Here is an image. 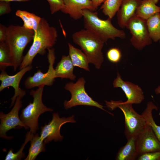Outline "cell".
Masks as SVG:
<instances>
[{
  "mask_svg": "<svg viewBox=\"0 0 160 160\" xmlns=\"http://www.w3.org/2000/svg\"><path fill=\"white\" fill-rule=\"evenodd\" d=\"M93 6L95 10L97 9L98 6L103 3L105 0H91Z\"/></svg>",
  "mask_w": 160,
  "mask_h": 160,
  "instance_id": "cell-33",
  "label": "cell"
},
{
  "mask_svg": "<svg viewBox=\"0 0 160 160\" xmlns=\"http://www.w3.org/2000/svg\"><path fill=\"white\" fill-rule=\"evenodd\" d=\"M35 35L34 31L17 25H10L7 27L5 42L10 52L12 65L15 71L23 60L24 50Z\"/></svg>",
  "mask_w": 160,
  "mask_h": 160,
  "instance_id": "cell-2",
  "label": "cell"
},
{
  "mask_svg": "<svg viewBox=\"0 0 160 160\" xmlns=\"http://www.w3.org/2000/svg\"><path fill=\"white\" fill-rule=\"evenodd\" d=\"M34 134L29 131L27 132L24 143L22 144L20 148L17 152L14 153L13 152V149H10L5 158V160H20L25 157V155L23 152V150L26 144L32 138Z\"/></svg>",
  "mask_w": 160,
  "mask_h": 160,
  "instance_id": "cell-27",
  "label": "cell"
},
{
  "mask_svg": "<svg viewBox=\"0 0 160 160\" xmlns=\"http://www.w3.org/2000/svg\"><path fill=\"white\" fill-rule=\"evenodd\" d=\"M126 144L118 151L116 158L117 160H135L139 156L136 144V137L127 140Z\"/></svg>",
  "mask_w": 160,
  "mask_h": 160,
  "instance_id": "cell-18",
  "label": "cell"
},
{
  "mask_svg": "<svg viewBox=\"0 0 160 160\" xmlns=\"http://www.w3.org/2000/svg\"><path fill=\"white\" fill-rule=\"evenodd\" d=\"M155 92L156 94H160V86H159L155 89Z\"/></svg>",
  "mask_w": 160,
  "mask_h": 160,
  "instance_id": "cell-35",
  "label": "cell"
},
{
  "mask_svg": "<svg viewBox=\"0 0 160 160\" xmlns=\"http://www.w3.org/2000/svg\"><path fill=\"white\" fill-rule=\"evenodd\" d=\"M50 5V9L52 14L61 10L64 6L63 0H47Z\"/></svg>",
  "mask_w": 160,
  "mask_h": 160,
  "instance_id": "cell-29",
  "label": "cell"
},
{
  "mask_svg": "<svg viewBox=\"0 0 160 160\" xmlns=\"http://www.w3.org/2000/svg\"><path fill=\"white\" fill-rule=\"evenodd\" d=\"M7 27L0 24V42L5 41L7 36Z\"/></svg>",
  "mask_w": 160,
  "mask_h": 160,
  "instance_id": "cell-32",
  "label": "cell"
},
{
  "mask_svg": "<svg viewBox=\"0 0 160 160\" xmlns=\"http://www.w3.org/2000/svg\"><path fill=\"white\" fill-rule=\"evenodd\" d=\"M145 129L136 137L137 152L139 156L142 154L160 151V141L148 124Z\"/></svg>",
  "mask_w": 160,
  "mask_h": 160,
  "instance_id": "cell-13",
  "label": "cell"
},
{
  "mask_svg": "<svg viewBox=\"0 0 160 160\" xmlns=\"http://www.w3.org/2000/svg\"><path fill=\"white\" fill-rule=\"evenodd\" d=\"M74 67L69 55L62 56L55 69L56 78L74 80L76 76L73 73Z\"/></svg>",
  "mask_w": 160,
  "mask_h": 160,
  "instance_id": "cell-17",
  "label": "cell"
},
{
  "mask_svg": "<svg viewBox=\"0 0 160 160\" xmlns=\"http://www.w3.org/2000/svg\"><path fill=\"white\" fill-rule=\"evenodd\" d=\"M142 0H122L117 13L118 23L122 28H126L129 22L136 16V12Z\"/></svg>",
  "mask_w": 160,
  "mask_h": 160,
  "instance_id": "cell-15",
  "label": "cell"
},
{
  "mask_svg": "<svg viewBox=\"0 0 160 160\" xmlns=\"http://www.w3.org/2000/svg\"><path fill=\"white\" fill-rule=\"evenodd\" d=\"M107 107L111 110L119 108L122 111L125 118L124 133L128 139L137 137L146 128L148 124L143 116L136 112L132 104L121 101H105Z\"/></svg>",
  "mask_w": 160,
  "mask_h": 160,
  "instance_id": "cell-5",
  "label": "cell"
},
{
  "mask_svg": "<svg viewBox=\"0 0 160 160\" xmlns=\"http://www.w3.org/2000/svg\"><path fill=\"white\" fill-rule=\"evenodd\" d=\"M86 81L83 77L79 78L75 83L69 82L65 84V89L71 94V98L68 101L65 100L64 103L65 109L79 105L95 106L105 111L111 115L103 108V106L94 100L89 96L85 91Z\"/></svg>",
  "mask_w": 160,
  "mask_h": 160,
  "instance_id": "cell-7",
  "label": "cell"
},
{
  "mask_svg": "<svg viewBox=\"0 0 160 160\" xmlns=\"http://www.w3.org/2000/svg\"><path fill=\"white\" fill-rule=\"evenodd\" d=\"M158 109L157 106L152 102H149L141 115L145 120L147 123L151 126L155 135L160 141V125H158L156 124L152 115L153 110H157Z\"/></svg>",
  "mask_w": 160,
  "mask_h": 160,
  "instance_id": "cell-24",
  "label": "cell"
},
{
  "mask_svg": "<svg viewBox=\"0 0 160 160\" xmlns=\"http://www.w3.org/2000/svg\"><path fill=\"white\" fill-rule=\"evenodd\" d=\"M69 56L74 66L79 67L87 71H89L88 58L81 49L74 47L71 44L68 43Z\"/></svg>",
  "mask_w": 160,
  "mask_h": 160,
  "instance_id": "cell-20",
  "label": "cell"
},
{
  "mask_svg": "<svg viewBox=\"0 0 160 160\" xmlns=\"http://www.w3.org/2000/svg\"><path fill=\"white\" fill-rule=\"evenodd\" d=\"M11 11L10 2L0 1V15L9 13Z\"/></svg>",
  "mask_w": 160,
  "mask_h": 160,
  "instance_id": "cell-31",
  "label": "cell"
},
{
  "mask_svg": "<svg viewBox=\"0 0 160 160\" xmlns=\"http://www.w3.org/2000/svg\"><path fill=\"white\" fill-rule=\"evenodd\" d=\"M58 35L56 29L50 26L47 21L41 18L32 45L24 56L19 67L20 70L32 65L33 60L38 54L44 55L46 49L52 48L56 43Z\"/></svg>",
  "mask_w": 160,
  "mask_h": 160,
  "instance_id": "cell-1",
  "label": "cell"
},
{
  "mask_svg": "<svg viewBox=\"0 0 160 160\" xmlns=\"http://www.w3.org/2000/svg\"><path fill=\"white\" fill-rule=\"evenodd\" d=\"M44 86L31 90L29 94L33 97V101L22 110L20 116L23 124L28 129L29 128L30 131L34 135L39 129L38 120L40 115L45 112L53 111L43 103L42 96Z\"/></svg>",
  "mask_w": 160,
  "mask_h": 160,
  "instance_id": "cell-6",
  "label": "cell"
},
{
  "mask_svg": "<svg viewBox=\"0 0 160 160\" xmlns=\"http://www.w3.org/2000/svg\"><path fill=\"white\" fill-rule=\"evenodd\" d=\"M15 15L23 21V27L26 28L33 30L35 34L36 33L41 18L33 13L21 10H17Z\"/></svg>",
  "mask_w": 160,
  "mask_h": 160,
  "instance_id": "cell-21",
  "label": "cell"
},
{
  "mask_svg": "<svg viewBox=\"0 0 160 160\" xmlns=\"http://www.w3.org/2000/svg\"><path fill=\"white\" fill-rule=\"evenodd\" d=\"M30 0H0V1H17L19 2H25L28 1Z\"/></svg>",
  "mask_w": 160,
  "mask_h": 160,
  "instance_id": "cell-34",
  "label": "cell"
},
{
  "mask_svg": "<svg viewBox=\"0 0 160 160\" xmlns=\"http://www.w3.org/2000/svg\"><path fill=\"white\" fill-rule=\"evenodd\" d=\"M23 97L18 96L15 101L14 105L11 110L8 113L5 114L3 112L0 113V137L6 139H10L13 137L7 136V132L10 130L16 128L24 127L28 128L23 124L19 116V110L22 107Z\"/></svg>",
  "mask_w": 160,
  "mask_h": 160,
  "instance_id": "cell-10",
  "label": "cell"
},
{
  "mask_svg": "<svg viewBox=\"0 0 160 160\" xmlns=\"http://www.w3.org/2000/svg\"><path fill=\"white\" fill-rule=\"evenodd\" d=\"M106 56L108 60L113 63L119 62L121 58L122 54L120 49L117 47H113L107 52Z\"/></svg>",
  "mask_w": 160,
  "mask_h": 160,
  "instance_id": "cell-28",
  "label": "cell"
},
{
  "mask_svg": "<svg viewBox=\"0 0 160 160\" xmlns=\"http://www.w3.org/2000/svg\"><path fill=\"white\" fill-rule=\"evenodd\" d=\"M82 15L85 28L96 34L105 43L109 39L114 40L117 38L123 39L125 38V32L115 27L109 17L105 20L101 19L98 17L97 12L88 9H83Z\"/></svg>",
  "mask_w": 160,
  "mask_h": 160,
  "instance_id": "cell-4",
  "label": "cell"
},
{
  "mask_svg": "<svg viewBox=\"0 0 160 160\" xmlns=\"http://www.w3.org/2000/svg\"><path fill=\"white\" fill-rule=\"evenodd\" d=\"M47 58L49 63L47 71L43 73L41 70H38L32 76H28L24 83L25 87L30 89L35 87H39L42 86H52L56 78L55 69L53 65L55 59V49L49 48Z\"/></svg>",
  "mask_w": 160,
  "mask_h": 160,
  "instance_id": "cell-9",
  "label": "cell"
},
{
  "mask_svg": "<svg viewBox=\"0 0 160 160\" xmlns=\"http://www.w3.org/2000/svg\"><path fill=\"white\" fill-rule=\"evenodd\" d=\"M151 38L155 42H160V12H157L146 20Z\"/></svg>",
  "mask_w": 160,
  "mask_h": 160,
  "instance_id": "cell-23",
  "label": "cell"
},
{
  "mask_svg": "<svg viewBox=\"0 0 160 160\" xmlns=\"http://www.w3.org/2000/svg\"><path fill=\"white\" fill-rule=\"evenodd\" d=\"M73 41L79 46L88 58L90 63L95 68H100L104 60L102 49L104 41L91 31L85 29L74 33Z\"/></svg>",
  "mask_w": 160,
  "mask_h": 160,
  "instance_id": "cell-3",
  "label": "cell"
},
{
  "mask_svg": "<svg viewBox=\"0 0 160 160\" xmlns=\"http://www.w3.org/2000/svg\"><path fill=\"white\" fill-rule=\"evenodd\" d=\"M138 160H160V151L146 153L139 156Z\"/></svg>",
  "mask_w": 160,
  "mask_h": 160,
  "instance_id": "cell-30",
  "label": "cell"
},
{
  "mask_svg": "<svg viewBox=\"0 0 160 160\" xmlns=\"http://www.w3.org/2000/svg\"><path fill=\"white\" fill-rule=\"evenodd\" d=\"M75 122L74 116L60 118L58 113H53L52 120L41 127V138L46 144L52 140L55 142L60 141L63 137L60 132L61 126L67 123Z\"/></svg>",
  "mask_w": 160,
  "mask_h": 160,
  "instance_id": "cell-11",
  "label": "cell"
},
{
  "mask_svg": "<svg viewBox=\"0 0 160 160\" xmlns=\"http://www.w3.org/2000/svg\"><path fill=\"white\" fill-rule=\"evenodd\" d=\"M64 6L61 11L63 13L68 14L75 20L83 17L82 11L88 9L95 11L91 0H63Z\"/></svg>",
  "mask_w": 160,
  "mask_h": 160,
  "instance_id": "cell-16",
  "label": "cell"
},
{
  "mask_svg": "<svg viewBox=\"0 0 160 160\" xmlns=\"http://www.w3.org/2000/svg\"><path fill=\"white\" fill-rule=\"evenodd\" d=\"M122 0H105L100 7L103 13L112 19L119 10Z\"/></svg>",
  "mask_w": 160,
  "mask_h": 160,
  "instance_id": "cell-25",
  "label": "cell"
},
{
  "mask_svg": "<svg viewBox=\"0 0 160 160\" xmlns=\"http://www.w3.org/2000/svg\"><path fill=\"white\" fill-rule=\"evenodd\" d=\"M32 68V65H29L20 69L19 71L13 75H8L5 70L1 71L0 74V80L1 81L0 91L9 87H12L15 90L14 95L11 98L12 102L10 107L14 104L18 96H20L23 97L25 95V91L20 87V83L24 75Z\"/></svg>",
  "mask_w": 160,
  "mask_h": 160,
  "instance_id": "cell-12",
  "label": "cell"
},
{
  "mask_svg": "<svg viewBox=\"0 0 160 160\" xmlns=\"http://www.w3.org/2000/svg\"><path fill=\"white\" fill-rule=\"evenodd\" d=\"M114 87L120 88L125 93L127 99L125 102L132 104H139L144 99L141 88L138 85L131 82L124 81L118 72L116 78L113 82Z\"/></svg>",
  "mask_w": 160,
  "mask_h": 160,
  "instance_id": "cell-14",
  "label": "cell"
},
{
  "mask_svg": "<svg viewBox=\"0 0 160 160\" xmlns=\"http://www.w3.org/2000/svg\"><path fill=\"white\" fill-rule=\"evenodd\" d=\"M9 48L5 41L0 42V70H5L9 66H12Z\"/></svg>",
  "mask_w": 160,
  "mask_h": 160,
  "instance_id": "cell-26",
  "label": "cell"
},
{
  "mask_svg": "<svg viewBox=\"0 0 160 160\" xmlns=\"http://www.w3.org/2000/svg\"><path fill=\"white\" fill-rule=\"evenodd\" d=\"M159 0H142L136 12V16L147 20L157 12H160V7L156 5Z\"/></svg>",
  "mask_w": 160,
  "mask_h": 160,
  "instance_id": "cell-19",
  "label": "cell"
},
{
  "mask_svg": "<svg viewBox=\"0 0 160 160\" xmlns=\"http://www.w3.org/2000/svg\"><path fill=\"white\" fill-rule=\"evenodd\" d=\"M30 141L28 154L25 160H34L39 153L46 150V143L38 133L33 135Z\"/></svg>",
  "mask_w": 160,
  "mask_h": 160,
  "instance_id": "cell-22",
  "label": "cell"
},
{
  "mask_svg": "<svg viewBox=\"0 0 160 160\" xmlns=\"http://www.w3.org/2000/svg\"><path fill=\"white\" fill-rule=\"evenodd\" d=\"M126 28L130 32V42L132 46L139 50L151 44L152 40L148 30L146 20L137 16L132 19Z\"/></svg>",
  "mask_w": 160,
  "mask_h": 160,
  "instance_id": "cell-8",
  "label": "cell"
}]
</instances>
